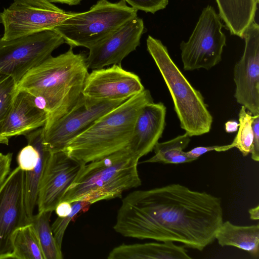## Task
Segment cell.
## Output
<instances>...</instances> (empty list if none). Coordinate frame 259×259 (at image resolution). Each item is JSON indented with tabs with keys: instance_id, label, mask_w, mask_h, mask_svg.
<instances>
[{
	"instance_id": "obj_1",
	"label": "cell",
	"mask_w": 259,
	"mask_h": 259,
	"mask_svg": "<svg viewBox=\"0 0 259 259\" xmlns=\"http://www.w3.org/2000/svg\"><path fill=\"white\" fill-rule=\"evenodd\" d=\"M223 222L220 198L171 184L129 193L113 229L126 237L180 242L202 251L215 240Z\"/></svg>"
},
{
	"instance_id": "obj_2",
	"label": "cell",
	"mask_w": 259,
	"mask_h": 259,
	"mask_svg": "<svg viewBox=\"0 0 259 259\" xmlns=\"http://www.w3.org/2000/svg\"><path fill=\"white\" fill-rule=\"evenodd\" d=\"M86 58L84 54H75L70 47L65 53L51 56L30 69L17 84V92L25 91L45 101L47 119L44 126L65 116L77 102L89 73Z\"/></svg>"
},
{
	"instance_id": "obj_3",
	"label": "cell",
	"mask_w": 259,
	"mask_h": 259,
	"mask_svg": "<svg viewBox=\"0 0 259 259\" xmlns=\"http://www.w3.org/2000/svg\"><path fill=\"white\" fill-rule=\"evenodd\" d=\"M152 102L150 92L145 89L99 118L70 141L63 151L86 164L126 147L138 115L146 104Z\"/></svg>"
},
{
	"instance_id": "obj_4",
	"label": "cell",
	"mask_w": 259,
	"mask_h": 259,
	"mask_svg": "<svg viewBox=\"0 0 259 259\" xmlns=\"http://www.w3.org/2000/svg\"><path fill=\"white\" fill-rule=\"evenodd\" d=\"M140 159L126 147L84 164L61 201H98L122 197V193L141 185Z\"/></svg>"
},
{
	"instance_id": "obj_5",
	"label": "cell",
	"mask_w": 259,
	"mask_h": 259,
	"mask_svg": "<svg viewBox=\"0 0 259 259\" xmlns=\"http://www.w3.org/2000/svg\"><path fill=\"white\" fill-rule=\"evenodd\" d=\"M146 43L172 97L181 127L190 137L208 133L213 118L201 93L185 77L159 39L148 35Z\"/></svg>"
},
{
	"instance_id": "obj_6",
	"label": "cell",
	"mask_w": 259,
	"mask_h": 259,
	"mask_svg": "<svg viewBox=\"0 0 259 259\" xmlns=\"http://www.w3.org/2000/svg\"><path fill=\"white\" fill-rule=\"evenodd\" d=\"M137 12L124 0L117 3L99 0L89 11L74 12L53 30L70 47H83L89 49L137 16Z\"/></svg>"
},
{
	"instance_id": "obj_7",
	"label": "cell",
	"mask_w": 259,
	"mask_h": 259,
	"mask_svg": "<svg viewBox=\"0 0 259 259\" xmlns=\"http://www.w3.org/2000/svg\"><path fill=\"white\" fill-rule=\"evenodd\" d=\"M65 43L55 30H44L10 40L0 38V73L11 76L17 84L30 69L52 56Z\"/></svg>"
},
{
	"instance_id": "obj_8",
	"label": "cell",
	"mask_w": 259,
	"mask_h": 259,
	"mask_svg": "<svg viewBox=\"0 0 259 259\" xmlns=\"http://www.w3.org/2000/svg\"><path fill=\"white\" fill-rule=\"evenodd\" d=\"M221 19L212 6L208 5L203 9L189 39L180 44L185 70H209L221 62L226 46Z\"/></svg>"
},
{
	"instance_id": "obj_9",
	"label": "cell",
	"mask_w": 259,
	"mask_h": 259,
	"mask_svg": "<svg viewBox=\"0 0 259 259\" xmlns=\"http://www.w3.org/2000/svg\"><path fill=\"white\" fill-rule=\"evenodd\" d=\"M124 101H97L81 94L75 106L65 116L48 126H43L45 143L52 152L63 151L73 138Z\"/></svg>"
},
{
	"instance_id": "obj_10",
	"label": "cell",
	"mask_w": 259,
	"mask_h": 259,
	"mask_svg": "<svg viewBox=\"0 0 259 259\" xmlns=\"http://www.w3.org/2000/svg\"><path fill=\"white\" fill-rule=\"evenodd\" d=\"M24 182L25 172L17 166L0 187V259L11 258L14 233L30 223L25 208Z\"/></svg>"
},
{
	"instance_id": "obj_11",
	"label": "cell",
	"mask_w": 259,
	"mask_h": 259,
	"mask_svg": "<svg viewBox=\"0 0 259 259\" xmlns=\"http://www.w3.org/2000/svg\"><path fill=\"white\" fill-rule=\"evenodd\" d=\"M244 50L234 67V97L252 115L259 114V26L254 21L243 32Z\"/></svg>"
},
{
	"instance_id": "obj_12",
	"label": "cell",
	"mask_w": 259,
	"mask_h": 259,
	"mask_svg": "<svg viewBox=\"0 0 259 259\" xmlns=\"http://www.w3.org/2000/svg\"><path fill=\"white\" fill-rule=\"evenodd\" d=\"M145 90L140 78L121 65L92 70L88 74L82 95L97 101H124Z\"/></svg>"
},
{
	"instance_id": "obj_13",
	"label": "cell",
	"mask_w": 259,
	"mask_h": 259,
	"mask_svg": "<svg viewBox=\"0 0 259 259\" xmlns=\"http://www.w3.org/2000/svg\"><path fill=\"white\" fill-rule=\"evenodd\" d=\"M144 29L143 19L136 16L92 46L86 58L88 69L121 65L123 59L140 45Z\"/></svg>"
},
{
	"instance_id": "obj_14",
	"label": "cell",
	"mask_w": 259,
	"mask_h": 259,
	"mask_svg": "<svg viewBox=\"0 0 259 259\" xmlns=\"http://www.w3.org/2000/svg\"><path fill=\"white\" fill-rule=\"evenodd\" d=\"M74 12L53 11L12 3L0 12L4 26L2 39L10 40L44 30L53 29Z\"/></svg>"
},
{
	"instance_id": "obj_15",
	"label": "cell",
	"mask_w": 259,
	"mask_h": 259,
	"mask_svg": "<svg viewBox=\"0 0 259 259\" xmlns=\"http://www.w3.org/2000/svg\"><path fill=\"white\" fill-rule=\"evenodd\" d=\"M84 164L63 151L52 152L39 187L38 212L55 210Z\"/></svg>"
},
{
	"instance_id": "obj_16",
	"label": "cell",
	"mask_w": 259,
	"mask_h": 259,
	"mask_svg": "<svg viewBox=\"0 0 259 259\" xmlns=\"http://www.w3.org/2000/svg\"><path fill=\"white\" fill-rule=\"evenodd\" d=\"M166 108L162 102L148 103L138 115L128 147L140 159L151 152L162 137Z\"/></svg>"
},
{
	"instance_id": "obj_17",
	"label": "cell",
	"mask_w": 259,
	"mask_h": 259,
	"mask_svg": "<svg viewBox=\"0 0 259 259\" xmlns=\"http://www.w3.org/2000/svg\"><path fill=\"white\" fill-rule=\"evenodd\" d=\"M46 119V112L35 105L31 94L17 91L1 134H10L13 136L25 135L43 127Z\"/></svg>"
},
{
	"instance_id": "obj_18",
	"label": "cell",
	"mask_w": 259,
	"mask_h": 259,
	"mask_svg": "<svg viewBox=\"0 0 259 259\" xmlns=\"http://www.w3.org/2000/svg\"><path fill=\"white\" fill-rule=\"evenodd\" d=\"M186 248L172 241L122 244L109 252L108 259H190Z\"/></svg>"
},
{
	"instance_id": "obj_19",
	"label": "cell",
	"mask_w": 259,
	"mask_h": 259,
	"mask_svg": "<svg viewBox=\"0 0 259 259\" xmlns=\"http://www.w3.org/2000/svg\"><path fill=\"white\" fill-rule=\"evenodd\" d=\"M28 144L36 147L40 153L39 159L35 167L25 172V204L27 215L31 219L37 205L39 187L47 162L52 153L45 143L43 127L33 130L24 135Z\"/></svg>"
},
{
	"instance_id": "obj_20",
	"label": "cell",
	"mask_w": 259,
	"mask_h": 259,
	"mask_svg": "<svg viewBox=\"0 0 259 259\" xmlns=\"http://www.w3.org/2000/svg\"><path fill=\"white\" fill-rule=\"evenodd\" d=\"M219 15L231 34L242 38L245 29L254 21L255 0H215Z\"/></svg>"
},
{
	"instance_id": "obj_21",
	"label": "cell",
	"mask_w": 259,
	"mask_h": 259,
	"mask_svg": "<svg viewBox=\"0 0 259 259\" xmlns=\"http://www.w3.org/2000/svg\"><path fill=\"white\" fill-rule=\"evenodd\" d=\"M221 246L237 247L248 252L255 258L259 257V225L238 226L223 222L215 234Z\"/></svg>"
},
{
	"instance_id": "obj_22",
	"label": "cell",
	"mask_w": 259,
	"mask_h": 259,
	"mask_svg": "<svg viewBox=\"0 0 259 259\" xmlns=\"http://www.w3.org/2000/svg\"><path fill=\"white\" fill-rule=\"evenodd\" d=\"M190 142V137L185 133L167 141L158 142L153 148L154 155L144 162L181 164L192 162L194 160L184 151Z\"/></svg>"
},
{
	"instance_id": "obj_23",
	"label": "cell",
	"mask_w": 259,
	"mask_h": 259,
	"mask_svg": "<svg viewBox=\"0 0 259 259\" xmlns=\"http://www.w3.org/2000/svg\"><path fill=\"white\" fill-rule=\"evenodd\" d=\"M12 244L11 258L45 259L36 231L31 223L19 228L15 232Z\"/></svg>"
},
{
	"instance_id": "obj_24",
	"label": "cell",
	"mask_w": 259,
	"mask_h": 259,
	"mask_svg": "<svg viewBox=\"0 0 259 259\" xmlns=\"http://www.w3.org/2000/svg\"><path fill=\"white\" fill-rule=\"evenodd\" d=\"M52 211H40L30 219L37 235L45 259H62L61 247L53 235L50 220Z\"/></svg>"
},
{
	"instance_id": "obj_25",
	"label": "cell",
	"mask_w": 259,
	"mask_h": 259,
	"mask_svg": "<svg viewBox=\"0 0 259 259\" xmlns=\"http://www.w3.org/2000/svg\"><path fill=\"white\" fill-rule=\"evenodd\" d=\"M254 115L242 106L239 113V129L233 141L230 144L232 148H237L243 156L250 153L253 134L252 124Z\"/></svg>"
},
{
	"instance_id": "obj_26",
	"label": "cell",
	"mask_w": 259,
	"mask_h": 259,
	"mask_svg": "<svg viewBox=\"0 0 259 259\" xmlns=\"http://www.w3.org/2000/svg\"><path fill=\"white\" fill-rule=\"evenodd\" d=\"M16 85L12 77L0 73V134L16 94Z\"/></svg>"
},
{
	"instance_id": "obj_27",
	"label": "cell",
	"mask_w": 259,
	"mask_h": 259,
	"mask_svg": "<svg viewBox=\"0 0 259 259\" xmlns=\"http://www.w3.org/2000/svg\"><path fill=\"white\" fill-rule=\"evenodd\" d=\"M71 204L70 213L65 217H58L51 226L54 237L61 248L64 233L70 222L78 214L87 211L92 205L88 201L81 200L72 202Z\"/></svg>"
},
{
	"instance_id": "obj_28",
	"label": "cell",
	"mask_w": 259,
	"mask_h": 259,
	"mask_svg": "<svg viewBox=\"0 0 259 259\" xmlns=\"http://www.w3.org/2000/svg\"><path fill=\"white\" fill-rule=\"evenodd\" d=\"M39 156L38 149L35 146L27 144L18 155V166L24 171H31L36 166Z\"/></svg>"
},
{
	"instance_id": "obj_29",
	"label": "cell",
	"mask_w": 259,
	"mask_h": 259,
	"mask_svg": "<svg viewBox=\"0 0 259 259\" xmlns=\"http://www.w3.org/2000/svg\"><path fill=\"white\" fill-rule=\"evenodd\" d=\"M137 10L154 14L166 8L168 0H124Z\"/></svg>"
},
{
	"instance_id": "obj_30",
	"label": "cell",
	"mask_w": 259,
	"mask_h": 259,
	"mask_svg": "<svg viewBox=\"0 0 259 259\" xmlns=\"http://www.w3.org/2000/svg\"><path fill=\"white\" fill-rule=\"evenodd\" d=\"M230 149L229 145L223 146H199L195 147L191 150L186 152V155L189 157L194 160L198 159L201 155L211 151H215L217 152L226 151Z\"/></svg>"
},
{
	"instance_id": "obj_31",
	"label": "cell",
	"mask_w": 259,
	"mask_h": 259,
	"mask_svg": "<svg viewBox=\"0 0 259 259\" xmlns=\"http://www.w3.org/2000/svg\"><path fill=\"white\" fill-rule=\"evenodd\" d=\"M253 134L250 154L252 160L256 162L259 161V114L254 115L252 124Z\"/></svg>"
},
{
	"instance_id": "obj_32",
	"label": "cell",
	"mask_w": 259,
	"mask_h": 259,
	"mask_svg": "<svg viewBox=\"0 0 259 259\" xmlns=\"http://www.w3.org/2000/svg\"><path fill=\"white\" fill-rule=\"evenodd\" d=\"M14 3L53 11L62 12L64 11L46 0H14Z\"/></svg>"
},
{
	"instance_id": "obj_33",
	"label": "cell",
	"mask_w": 259,
	"mask_h": 259,
	"mask_svg": "<svg viewBox=\"0 0 259 259\" xmlns=\"http://www.w3.org/2000/svg\"><path fill=\"white\" fill-rule=\"evenodd\" d=\"M12 156L13 154L9 153L0 159V187L10 174Z\"/></svg>"
},
{
	"instance_id": "obj_34",
	"label": "cell",
	"mask_w": 259,
	"mask_h": 259,
	"mask_svg": "<svg viewBox=\"0 0 259 259\" xmlns=\"http://www.w3.org/2000/svg\"><path fill=\"white\" fill-rule=\"evenodd\" d=\"M71 209V202L67 201H61L57 205L55 210L58 217L63 218L69 214Z\"/></svg>"
},
{
	"instance_id": "obj_35",
	"label": "cell",
	"mask_w": 259,
	"mask_h": 259,
	"mask_svg": "<svg viewBox=\"0 0 259 259\" xmlns=\"http://www.w3.org/2000/svg\"><path fill=\"white\" fill-rule=\"evenodd\" d=\"M239 125V123L236 121H228L225 123V131L229 133L236 132L238 129Z\"/></svg>"
},
{
	"instance_id": "obj_36",
	"label": "cell",
	"mask_w": 259,
	"mask_h": 259,
	"mask_svg": "<svg viewBox=\"0 0 259 259\" xmlns=\"http://www.w3.org/2000/svg\"><path fill=\"white\" fill-rule=\"evenodd\" d=\"M50 3H61L68 5L69 6H74L79 4L82 0H46Z\"/></svg>"
},
{
	"instance_id": "obj_37",
	"label": "cell",
	"mask_w": 259,
	"mask_h": 259,
	"mask_svg": "<svg viewBox=\"0 0 259 259\" xmlns=\"http://www.w3.org/2000/svg\"><path fill=\"white\" fill-rule=\"evenodd\" d=\"M249 217L251 220H258L259 219V206L250 208L248 210Z\"/></svg>"
},
{
	"instance_id": "obj_38",
	"label": "cell",
	"mask_w": 259,
	"mask_h": 259,
	"mask_svg": "<svg viewBox=\"0 0 259 259\" xmlns=\"http://www.w3.org/2000/svg\"><path fill=\"white\" fill-rule=\"evenodd\" d=\"M13 137L10 134H0V144L8 145L9 144V139Z\"/></svg>"
},
{
	"instance_id": "obj_39",
	"label": "cell",
	"mask_w": 259,
	"mask_h": 259,
	"mask_svg": "<svg viewBox=\"0 0 259 259\" xmlns=\"http://www.w3.org/2000/svg\"><path fill=\"white\" fill-rule=\"evenodd\" d=\"M4 154L0 153V159L3 157Z\"/></svg>"
},
{
	"instance_id": "obj_40",
	"label": "cell",
	"mask_w": 259,
	"mask_h": 259,
	"mask_svg": "<svg viewBox=\"0 0 259 259\" xmlns=\"http://www.w3.org/2000/svg\"><path fill=\"white\" fill-rule=\"evenodd\" d=\"M256 3L258 4L259 2V0H255Z\"/></svg>"
}]
</instances>
